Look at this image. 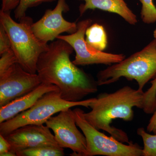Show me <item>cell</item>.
I'll return each instance as SVG.
<instances>
[{
    "label": "cell",
    "instance_id": "2e32d148",
    "mask_svg": "<svg viewBox=\"0 0 156 156\" xmlns=\"http://www.w3.org/2000/svg\"><path fill=\"white\" fill-rule=\"evenodd\" d=\"M136 133L143 141V156H156V134H149L142 127L138 128Z\"/></svg>",
    "mask_w": 156,
    "mask_h": 156
},
{
    "label": "cell",
    "instance_id": "3957f363",
    "mask_svg": "<svg viewBox=\"0 0 156 156\" xmlns=\"http://www.w3.org/2000/svg\"><path fill=\"white\" fill-rule=\"evenodd\" d=\"M16 22L10 12L0 11V23L10 37L11 48L23 68L31 73H37V65L40 55L48 49V44L39 40L32 29L33 19L23 17Z\"/></svg>",
    "mask_w": 156,
    "mask_h": 156
},
{
    "label": "cell",
    "instance_id": "ba28073f",
    "mask_svg": "<svg viewBox=\"0 0 156 156\" xmlns=\"http://www.w3.org/2000/svg\"><path fill=\"white\" fill-rule=\"evenodd\" d=\"M45 125L53 131L60 147L73 151L71 155L87 156V140L77 127L71 108L62 111L57 115L50 117Z\"/></svg>",
    "mask_w": 156,
    "mask_h": 156
},
{
    "label": "cell",
    "instance_id": "4fadbf2b",
    "mask_svg": "<svg viewBox=\"0 0 156 156\" xmlns=\"http://www.w3.org/2000/svg\"><path fill=\"white\" fill-rule=\"evenodd\" d=\"M85 2L79 7L81 16L88 10L98 9L118 14L131 25L137 23L136 15L128 8L124 0H79Z\"/></svg>",
    "mask_w": 156,
    "mask_h": 156
},
{
    "label": "cell",
    "instance_id": "d4e9b609",
    "mask_svg": "<svg viewBox=\"0 0 156 156\" xmlns=\"http://www.w3.org/2000/svg\"><path fill=\"white\" fill-rule=\"evenodd\" d=\"M1 156H17V154L13 152V151L11 150L5 153L0 155Z\"/></svg>",
    "mask_w": 156,
    "mask_h": 156
},
{
    "label": "cell",
    "instance_id": "5b68a950",
    "mask_svg": "<svg viewBox=\"0 0 156 156\" xmlns=\"http://www.w3.org/2000/svg\"><path fill=\"white\" fill-rule=\"evenodd\" d=\"M94 98L73 102L63 99L59 91L48 92L30 108L11 119L0 123V134L5 136L17 128L27 125H44L55 114L74 107L89 108Z\"/></svg>",
    "mask_w": 156,
    "mask_h": 156
},
{
    "label": "cell",
    "instance_id": "7a4b0ae2",
    "mask_svg": "<svg viewBox=\"0 0 156 156\" xmlns=\"http://www.w3.org/2000/svg\"><path fill=\"white\" fill-rule=\"evenodd\" d=\"M144 92L125 86L113 93H100L95 98L89 108L91 110L84 112L86 119L98 130L105 131L121 142L129 144L128 134L111 124L113 120L122 119L131 122L134 118V107L142 109Z\"/></svg>",
    "mask_w": 156,
    "mask_h": 156
},
{
    "label": "cell",
    "instance_id": "ffe728a7",
    "mask_svg": "<svg viewBox=\"0 0 156 156\" xmlns=\"http://www.w3.org/2000/svg\"><path fill=\"white\" fill-rule=\"evenodd\" d=\"M0 58V76H2L9 71L14 65L18 63L17 57L12 49L1 55Z\"/></svg>",
    "mask_w": 156,
    "mask_h": 156
},
{
    "label": "cell",
    "instance_id": "8fae6325",
    "mask_svg": "<svg viewBox=\"0 0 156 156\" xmlns=\"http://www.w3.org/2000/svg\"><path fill=\"white\" fill-rule=\"evenodd\" d=\"M50 130L44 125H27L4 136L11 145V151L16 154L20 151L42 146H59Z\"/></svg>",
    "mask_w": 156,
    "mask_h": 156
},
{
    "label": "cell",
    "instance_id": "44dd1931",
    "mask_svg": "<svg viewBox=\"0 0 156 156\" xmlns=\"http://www.w3.org/2000/svg\"><path fill=\"white\" fill-rule=\"evenodd\" d=\"M11 49L10 37L5 29L0 23V55Z\"/></svg>",
    "mask_w": 156,
    "mask_h": 156
},
{
    "label": "cell",
    "instance_id": "cb8c5ba5",
    "mask_svg": "<svg viewBox=\"0 0 156 156\" xmlns=\"http://www.w3.org/2000/svg\"><path fill=\"white\" fill-rule=\"evenodd\" d=\"M147 130L149 133L153 132L156 134V109L150 120L147 127Z\"/></svg>",
    "mask_w": 156,
    "mask_h": 156
},
{
    "label": "cell",
    "instance_id": "277c9868",
    "mask_svg": "<svg viewBox=\"0 0 156 156\" xmlns=\"http://www.w3.org/2000/svg\"><path fill=\"white\" fill-rule=\"evenodd\" d=\"M156 76V39L142 50L118 63L100 71L97 75L98 86L115 83L121 77L135 80L138 89L143 90L150 80Z\"/></svg>",
    "mask_w": 156,
    "mask_h": 156
},
{
    "label": "cell",
    "instance_id": "e0dca14e",
    "mask_svg": "<svg viewBox=\"0 0 156 156\" xmlns=\"http://www.w3.org/2000/svg\"><path fill=\"white\" fill-rule=\"evenodd\" d=\"M150 83L151 86L144 95L143 110L147 114H153L156 109V76Z\"/></svg>",
    "mask_w": 156,
    "mask_h": 156
},
{
    "label": "cell",
    "instance_id": "d6986e66",
    "mask_svg": "<svg viewBox=\"0 0 156 156\" xmlns=\"http://www.w3.org/2000/svg\"><path fill=\"white\" fill-rule=\"evenodd\" d=\"M56 0H20L19 5L14 11V17L19 20L26 16V11L30 8L41 5L42 3L50 2Z\"/></svg>",
    "mask_w": 156,
    "mask_h": 156
},
{
    "label": "cell",
    "instance_id": "52a82bcc",
    "mask_svg": "<svg viewBox=\"0 0 156 156\" xmlns=\"http://www.w3.org/2000/svg\"><path fill=\"white\" fill-rule=\"evenodd\" d=\"M92 20L87 19L77 23L76 32L68 35H59L57 39L63 40L69 44L75 51L76 55L73 63L76 66L92 64H112L119 62L126 58L123 54L105 53L96 50L88 44L85 36L87 28L91 25Z\"/></svg>",
    "mask_w": 156,
    "mask_h": 156
},
{
    "label": "cell",
    "instance_id": "8992f818",
    "mask_svg": "<svg viewBox=\"0 0 156 156\" xmlns=\"http://www.w3.org/2000/svg\"><path fill=\"white\" fill-rule=\"evenodd\" d=\"M76 124L87 140V156H143V148L131 141L128 144L108 136L94 128L85 119L80 108L73 110Z\"/></svg>",
    "mask_w": 156,
    "mask_h": 156
},
{
    "label": "cell",
    "instance_id": "603a6c76",
    "mask_svg": "<svg viewBox=\"0 0 156 156\" xmlns=\"http://www.w3.org/2000/svg\"><path fill=\"white\" fill-rule=\"evenodd\" d=\"M11 150V145L5 136L0 134V155Z\"/></svg>",
    "mask_w": 156,
    "mask_h": 156
},
{
    "label": "cell",
    "instance_id": "6da1fadb",
    "mask_svg": "<svg viewBox=\"0 0 156 156\" xmlns=\"http://www.w3.org/2000/svg\"><path fill=\"white\" fill-rule=\"evenodd\" d=\"M73 50L61 39L48 44V49L39 57L37 73L42 83L58 87L64 100L75 102L96 93L98 85L91 76L71 61L70 56Z\"/></svg>",
    "mask_w": 156,
    "mask_h": 156
},
{
    "label": "cell",
    "instance_id": "7c38bea8",
    "mask_svg": "<svg viewBox=\"0 0 156 156\" xmlns=\"http://www.w3.org/2000/svg\"><path fill=\"white\" fill-rule=\"evenodd\" d=\"M59 91L58 87L52 84L42 83L36 89L21 97L0 107V123L14 118L33 106L46 93Z\"/></svg>",
    "mask_w": 156,
    "mask_h": 156
},
{
    "label": "cell",
    "instance_id": "484cf974",
    "mask_svg": "<svg viewBox=\"0 0 156 156\" xmlns=\"http://www.w3.org/2000/svg\"><path fill=\"white\" fill-rule=\"evenodd\" d=\"M154 38L156 39V29L154 31Z\"/></svg>",
    "mask_w": 156,
    "mask_h": 156
},
{
    "label": "cell",
    "instance_id": "7402d4cb",
    "mask_svg": "<svg viewBox=\"0 0 156 156\" xmlns=\"http://www.w3.org/2000/svg\"><path fill=\"white\" fill-rule=\"evenodd\" d=\"M20 0H2V9L5 12H10L15 9L19 5Z\"/></svg>",
    "mask_w": 156,
    "mask_h": 156
},
{
    "label": "cell",
    "instance_id": "5bb4252c",
    "mask_svg": "<svg viewBox=\"0 0 156 156\" xmlns=\"http://www.w3.org/2000/svg\"><path fill=\"white\" fill-rule=\"evenodd\" d=\"M85 40L88 44L96 50L103 51L107 48V36L102 25L94 23L87 28Z\"/></svg>",
    "mask_w": 156,
    "mask_h": 156
},
{
    "label": "cell",
    "instance_id": "9a60e30c",
    "mask_svg": "<svg viewBox=\"0 0 156 156\" xmlns=\"http://www.w3.org/2000/svg\"><path fill=\"white\" fill-rule=\"evenodd\" d=\"M17 156H63L64 148L58 146H42L17 152Z\"/></svg>",
    "mask_w": 156,
    "mask_h": 156
},
{
    "label": "cell",
    "instance_id": "30bf717a",
    "mask_svg": "<svg viewBox=\"0 0 156 156\" xmlns=\"http://www.w3.org/2000/svg\"><path fill=\"white\" fill-rule=\"evenodd\" d=\"M69 10L66 0H57L54 9L47 10L43 17L32 25V29L36 36L42 42L48 44V42L53 41L57 38L60 34L76 32L77 24L67 21L62 17V13Z\"/></svg>",
    "mask_w": 156,
    "mask_h": 156
},
{
    "label": "cell",
    "instance_id": "9c48e42d",
    "mask_svg": "<svg viewBox=\"0 0 156 156\" xmlns=\"http://www.w3.org/2000/svg\"><path fill=\"white\" fill-rule=\"evenodd\" d=\"M42 83L37 73L26 71L18 63L0 76V107L26 95Z\"/></svg>",
    "mask_w": 156,
    "mask_h": 156
},
{
    "label": "cell",
    "instance_id": "ac0fdd59",
    "mask_svg": "<svg viewBox=\"0 0 156 156\" xmlns=\"http://www.w3.org/2000/svg\"><path fill=\"white\" fill-rule=\"evenodd\" d=\"M142 4L140 17L142 21L147 24L156 22V7L153 0H140Z\"/></svg>",
    "mask_w": 156,
    "mask_h": 156
}]
</instances>
